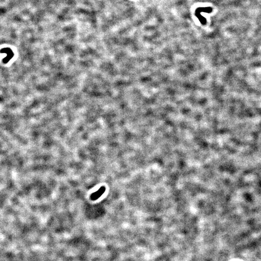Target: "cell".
<instances>
[{
	"instance_id": "6da1fadb",
	"label": "cell",
	"mask_w": 261,
	"mask_h": 261,
	"mask_svg": "<svg viewBox=\"0 0 261 261\" xmlns=\"http://www.w3.org/2000/svg\"><path fill=\"white\" fill-rule=\"evenodd\" d=\"M105 190H106V188L104 187H102L99 190L93 193V194H92V195L90 196V199H92V200H97L99 198H100L102 195H103Z\"/></svg>"
}]
</instances>
